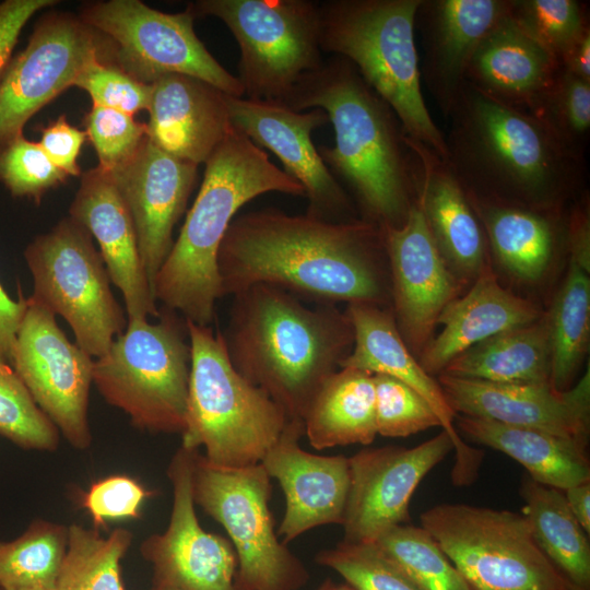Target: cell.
Segmentation results:
<instances>
[{
	"mask_svg": "<svg viewBox=\"0 0 590 590\" xmlns=\"http://www.w3.org/2000/svg\"><path fill=\"white\" fill-rule=\"evenodd\" d=\"M381 228L366 220L330 221L274 208L236 215L219 249L222 296L268 284L332 304L388 297Z\"/></svg>",
	"mask_w": 590,
	"mask_h": 590,
	"instance_id": "6da1fadb",
	"label": "cell"
},
{
	"mask_svg": "<svg viewBox=\"0 0 590 590\" xmlns=\"http://www.w3.org/2000/svg\"><path fill=\"white\" fill-rule=\"evenodd\" d=\"M446 162L481 202L553 210L576 192L586 156L530 113L465 82L448 118Z\"/></svg>",
	"mask_w": 590,
	"mask_h": 590,
	"instance_id": "7a4b0ae2",
	"label": "cell"
},
{
	"mask_svg": "<svg viewBox=\"0 0 590 590\" xmlns=\"http://www.w3.org/2000/svg\"><path fill=\"white\" fill-rule=\"evenodd\" d=\"M285 105L328 115L334 145L318 148L324 164L354 192L364 220L401 226L417 200L418 162L397 115L356 68L338 56L324 60L298 82Z\"/></svg>",
	"mask_w": 590,
	"mask_h": 590,
	"instance_id": "3957f363",
	"label": "cell"
},
{
	"mask_svg": "<svg viewBox=\"0 0 590 590\" xmlns=\"http://www.w3.org/2000/svg\"><path fill=\"white\" fill-rule=\"evenodd\" d=\"M221 334L236 371L263 390L288 420L300 421L354 340L345 311L335 305L309 307L268 284L233 296Z\"/></svg>",
	"mask_w": 590,
	"mask_h": 590,
	"instance_id": "277c9868",
	"label": "cell"
},
{
	"mask_svg": "<svg viewBox=\"0 0 590 590\" xmlns=\"http://www.w3.org/2000/svg\"><path fill=\"white\" fill-rule=\"evenodd\" d=\"M204 164L198 196L153 285L156 300L199 326L211 324L222 297L217 253L238 210L267 192L305 197L297 180L233 126Z\"/></svg>",
	"mask_w": 590,
	"mask_h": 590,
	"instance_id": "5b68a950",
	"label": "cell"
},
{
	"mask_svg": "<svg viewBox=\"0 0 590 590\" xmlns=\"http://www.w3.org/2000/svg\"><path fill=\"white\" fill-rule=\"evenodd\" d=\"M421 0L319 2L320 48L349 60L392 108L408 138L446 161L445 134L421 87L415 16Z\"/></svg>",
	"mask_w": 590,
	"mask_h": 590,
	"instance_id": "8992f818",
	"label": "cell"
},
{
	"mask_svg": "<svg viewBox=\"0 0 590 590\" xmlns=\"http://www.w3.org/2000/svg\"><path fill=\"white\" fill-rule=\"evenodd\" d=\"M191 359L181 446L204 449L212 464L260 463L288 417L263 390L232 366L220 331L186 320Z\"/></svg>",
	"mask_w": 590,
	"mask_h": 590,
	"instance_id": "52a82bcc",
	"label": "cell"
},
{
	"mask_svg": "<svg viewBox=\"0 0 590 590\" xmlns=\"http://www.w3.org/2000/svg\"><path fill=\"white\" fill-rule=\"evenodd\" d=\"M158 321L133 320L93 363V384L107 403L151 433L186 428L190 344L175 311Z\"/></svg>",
	"mask_w": 590,
	"mask_h": 590,
	"instance_id": "ba28073f",
	"label": "cell"
},
{
	"mask_svg": "<svg viewBox=\"0 0 590 590\" xmlns=\"http://www.w3.org/2000/svg\"><path fill=\"white\" fill-rule=\"evenodd\" d=\"M188 8L196 17H217L235 37L246 98L285 105L298 82L324 61L318 1L199 0Z\"/></svg>",
	"mask_w": 590,
	"mask_h": 590,
	"instance_id": "9c48e42d",
	"label": "cell"
},
{
	"mask_svg": "<svg viewBox=\"0 0 590 590\" xmlns=\"http://www.w3.org/2000/svg\"><path fill=\"white\" fill-rule=\"evenodd\" d=\"M420 521L472 590H577L539 547L522 514L447 503Z\"/></svg>",
	"mask_w": 590,
	"mask_h": 590,
	"instance_id": "30bf717a",
	"label": "cell"
},
{
	"mask_svg": "<svg viewBox=\"0 0 590 590\" xmlns=\"http://www.w3.org/2000/svg\"><path fill=\"white\" fill-rule=\"evenodd\" d=\"M191 482L194 504L229 536L238 559V590H299L306 585L305 565L274 530L271 477L261 463L219 467L196 450Z\"/></svg>",
	"mask_w": 590,
	"mask_h": 590,
	"instance_id": "8fae6325",
	"label": "cell"
},
{
	"mask_svg": "<svg viewBox=\"0 0 590 590\" xmlns=\"http://www.w3.org/2000/svg\"><path fill=\"white\" fill-rule=\"evenodd\" d=\"M24 257L34 283L30 297L66 319L91 357L104 355L128 320L88 231L68 216L31 241Z\"/></svg>",
	"mask_w": 590,
	"mask_h": 590,
	"instance_id": "7c38bea8",
	"label": "cell"
},
{
	"mask_svg": "<svg viewBox=\"0 0 590 590\" xmlns=\"http://www.w3.org/2000/svg\"><path fill=\"white\" fill-rule=\"evenodd\" d=\"M79 17L110 39L117 66L142 83L152 84L163 75L177 73L244 97L238 78L196 35V16L188 7L182 12L166 13L139 0H108L85 4Z\"/></svg>",
	"mask_w": 590,
	"mask_h": 590,
	"instance_id": "4fadbf2b",
	"label": "cell"
},
{
	"mask_svg": "<svg viewBox=\"0 0 590 590\" xmlns=\"http://www.w3.org/2000/svg\"><path fill=\"white\" fill-rule=\"evenodd\" d=\"M106 37L79 16L54 13L34 27L26 47L0 79V150L23 137L26 122L66 88L82 69L108 52Z\"/></svg>",
	"mask_w": 590,
	"mask_h": 590,
	"instance_id": "5bb4252c",
	"label": "cell"
},
{
	"mask_svg": "<svg viewBox=\"0 0 590 590\" xmlns=\"http://www.w3.org/2000/svg\"><path fill=\"white\" fill-rule=\"evenodd\" d=\"M94 359L66 337L55 314L26 298L12 367L39 409L75 449L92 444L87 409Z\"/></svg>",
	"mask_w": 590,
	"mask_h": 590,
	"instance_id": "9a60e30c",
	"label": "cell"
},
{
	"mask_svg": "<svg viewBox=\"0 0 590 590\" xmlns=\"http://www.w3.org/2000/svg\"><path fill=\"white\" fill-rule=\"evenodd\" d=\"M196 450L182 446L174 453L167 476L173 487L169 522L163 533L143 540L141 555L153 567V581L181 590H238V559L232 543L205 531L192 496Z\"/></svg>",
	"mask_w": 590,
	"mask_h": 590,
	"instance_id": "2e32d148",
	"label": "cell"
},
{
	"mask_svg": "<svg viewBox=\"0 0 590 590\" xmlns=\"http://www.w3.org/2000/svg\"><path fill=\"white\" fill-rule=\"evenodd\" d=\"M452 450L450 437L441 430L413 448H369L350 457L343 541L374 542L389 528L403 524L414 491Z\"/></svg>",
	"mask_w": 590,
	"mask_h": 590,
	"instance_id": "e0dca14e",
	"label": "cell"
},
{
	"mask_svg": "<svg viewBox=\"0 0 590 590\" xmlns=\"http://www.w3.org/2000/svg\"><path fill=\"white\" fill-rule=\"evenodd\" d=\"M226 105L232 126L278 156L283 170L303 186L307 213L330 221L352 220L344 215L351 210L345 191L311 140L312 131L329 122L322 109L297 111L280 103L227 94Z\"/></svg>",
	"mask_w": 590,
	"mask_h": 590,
	"instance_id": "ac0fdd59",
	"label": "cell"
},
{
	"mask_svg": "<svg viewBox=\"0 0 590 590\" xmlns=\"http://www.w3.org/2000/svg\"><path fill=\"white\" fill-rule=\"evenodd\" d=\"M390 269L394 319L405 344L421 353L432 340L445 307L459 285L448 269L415 203L398 227H380Z\"/></svg>",
	"mask_w": 590,
	"mask_h": 590,
	"instance_id": "d6986e66",
	"label": "cell"
},
{
	"mask_svg": "<svg viewBox=\"0 0 590 590\" xmlns=\"http://www.w3.org/2000/svg\"><path fill=\"white\" fill-rule=\"evenodd\" d=\"M448 403L458 415L493 420L588 441L589 369L573 388L551 382L497 384L440 374Z\"/></svg>",
	"mask_w": 590,
	"mask_h": 590,
	"instance_id": "ffe728a7",
	"label": "cell"
},
{
	"mask_svg": "<svg viewBox=\"0 0 590 590\" xmlns=\"http://www.w3.org/2000/svg\"><path fill=\"white\" fill-rule=\"evenodd\" d=\"M197 170L198 165L168 154L148 137L129 162L108 172L131 213L152 291L173 247L174 227L186 211Z\"/></svg>",
	"mask_w": 590,
	"mask_h": 590,
	"instance_id": "44dd1931",
	"label": "cell"
},
{
	"mask_svg": "<svg viewBox=\"0 0 590 590\" xmlns=\"http://www.w3.org/2000/svg\"><path fill=\"white\" fill-rule=\"evenodd\" d=\"M352 329L353 346L340 368H355L393 377L416 391L432 408L455 450L452 480L471 483L481 463L479 450L465 445L455 427L456 412L438 384L421 366L402 339L392 312L373 304H349L345 310Z\"/></svg>",
	"mask_w": 590,
	"mask_h": 590,
	"instance_id": "7402d4cb",
	"label": "cell"
},
{
	"mask_svg": "<svg viewBox=\"0 0 590 590\" xmlns=\"http://www.w3.org/2000/svg\"><path fill=\"white\" fill-rule=\"evenodd\" d=\"M303 435L304 422L288 420L260 462L284 494V544L316 527L342 526L350 489L349 458L308 452L299 447Z\"/></svg>",
	"mask_w": 590,
	"mask_h": 590,
	"instance_id": "603a6c76",
	"label": "cell"
},
{
	"mask_svg": "<svg viewBox=\"0 0 590 590\" xmlns=\"http://www.w3.org/2000/svg\"><path fill=\"white\" fill-rule=\"evenodd\" d=\"M508 9L509 0H421L415 16L423 48L421 79L446 119L477 46Z\"/></svg>",
	"mask_w": 590,
	"mask_h": 590,
	"instance_id": "cb8c5ba5",
	"label": "cell"
},
{
	"mask_svg": "<svg viewBox=\"0 0 590 590\" xmlns=\"http://www.w3.org/2000/svg\"><path fill=\"white\" fill-rule=\"evenodd\" d=\"M69 213L97 241L109 279L123 296L128 322L158 318L133 220L111 175L98 166L85 172Z\"/></svg>",
	"mask_w": 590,
	"mask_h": 590,
	"instance_id": "d4e9b609",
	"label": "cell"
},
{
	"mask_svg": "<svg viewBox=\"0 0 590 590\" xmlns=\"http://www.w3.org/2000/svg\"><path fill=\"white\" fill-rule=\"evenodd\" d=\"M151 85L149 139L175 157L194 165L205 163L232 127L226 94L177 73L163 75Z\"/></svg>",
	"mask_w": 590,
	"mask_h": 590,
	"instance_id": "484cf974",
	"label": "cell"
},
{
	"mask_svg": "<svg viewBox=\"0 0 590 590\" xmlns=\"http://www.w3.org/2000/svg\"><path fill=\"white\" fill-rule=\"evenodd\" d=\"M408 143L420 167L416 203L439 252L462 275L477 276L488 246L467 191L437 153L410 138Z\"/></svg>",
	"mask_w": 590,
	"mask_h": 590,
	"instance_id": "4316f807",
	"label": "cell"
},
{
	"mask_svg": "<svg viewBox=\"0 0 590 590\" xmlns=\"http://www.w3.org/2000/svg\"><path fill=\"white\" fill-rule=\"evenodd\" d=\"M558 69L557 60L507 13L477 46L468 68L467 82L531 114Z\"/></svg>",
	"mask_w": 590,
	"mask_h": 590,
	"instance_id": "83f0119b",
	"label": "cell"
},
{
	"mask_svg": "<svg viewBox=\"0 0 590 590\" xmlns=\"http://www.w3.org/2000/svg\"><path fill=\"white\" fill-rule=\"evenodd\" d=\"M539 318L534 304L504 288L485 266L470 291L441 311L437 320L441 331L422 350L418 363L430 376L441 374L450 361L469 347Z\"/></svg>",
	"mask_w": 590,
	"mask_h": 590,
	"instance_id": "f1b7e54d",
	"label": "cell"
},
{
	"mask_svg": "<svg viewBox=\"0 0 590 590\" xmlns=\"http://www.w3.org/2000/svg\"><path fill=\"white\" fill-rule=\"evenodd\" d=\"M456 422L469 439L511 457L539 483L565 491L590 480L587 441L481 417L457 414Z\"/></svg>",
	"mask_w": 590,
	"mask_h": 590,
	"instance_id": "f546056e",
	"label": "cell"
},
{
	"mask_svg": "<svg viewBox=\"0 0 590 590\" xmlns=\"http://www.w3.org/2000/svg\"><path fill=\"white\" fill-rule=\"evenodd\" d=\"M303 422L304 435L317 450L373 442L378 435L373 375L355 368L333 373L316 393Z\"/></svg>",
	"mask_w": 590,
	"mask_h": 590,
	"instance_id": "4dcf8cb0",
	"label": "cell"
},
{
	"mask_svg": "<svg viewBox=\"0 0 590 590\" xmlns=\"http://www.w3.org/2000/svg\"><path fill=\"white\" fill-rule=\"evenodd\" d=\"M441 374L497 384L551 382L546 316L469 347L450 361Z\"/></svg>",
	"mask_w": 590,
	"mask_h": 590,
	"instance_id": "1f68e13d",
	"label": "cell"
},
{
	"mask_svg": "<svg viewBox=\"0 0 590 590\" xmlns=\"http://www.w3.org/2000/svg\"><path fill=\"white\" fill-rule=\"evenodd\" d=\"M469 199L497 261L521 280L540 279L554 257L560 232L553 213Z\"/></svg>",
	"mask_w": 590,
	"mask_h": 590,
	"instance_id": "d6a6232c",
	"label": "cell"
},
{
	"mask_svg": "<svg viewBox=\"0 0 590 590\" xmlns=\"http://www.w3.org/2000/svg\"><path fill=\"white\" fill-rule=\"evenodd\" d=\"M520 495L539 547L577 590H590V545L564 493L526 476Z\"/></svg>",
	"mask_w": 590,
	"mask_h": 590,
	"instance_id": "836d02e7",
	"label": "cell"
},
{
	"mask_svg": "<svg viewBox=\"0 0 590 590\" xmlns=\"http://www.w3.org/2000/svg\"><path fill=\"white\" fill-rule=\"evenodd\" d=\"M551 344V384L568 389L588 347L590 332L589 272L569 260L566 279L546 316Z\"/></svg>",
	"mask_w": 590,
	"mask_h": 590,
	"instance_id": "e575fe53",
	"label": "cell"
},
{
	"mask_svg": "<svg viewBox=\"0 0 590 590\" xmlns=\"http://www.w3.org/2000/svg\"><path fill=\"white\" fill-rule=\"evenodd\" d=\"M69 541V527L36 519L17 538L0 541V590H54Z\"/></svg>",
	"mask_w": 590,
	"mask_h": 590,
	"instance_id": "d590c367",
	"label": "cell"
},
{
	"mask_svg": "<svg viewBox=\"0 0 590 590\" xmlns=\"http://www.w3.org/2000/svg\"><path fill=\"white\" fill-rule=\"evenodd\" d=\"M68 527V550L54 590H123L120 562L132 533L117 528L104 536L98 529Z\"/></svg>",
	"mask_w": 590,
	"mask_h": 590,
	"instance_id": "8d00e7d4",
	"label": "cell"
},
{
	"mask_svg": "<svg viewBox=\"0 0 590 590\" xmlns=\"http://www.w3.org/2000/svg\"><path fill=\"white\" fill-rule=\"evenodd\" d=\"M374 543L421 590H472L423 527L398 524L382 532Z\"/></svg>",
	"mask_w": 590,
	"mask_h": 590,
	"instance_id": "74e56055",
	"label": "cell"
},
{
	"mask_svg": "<svg viewBox=\"0 0 590 590\" xmlns=\"http://www.w3.org/2000/svg\"><path fill=\"white\" fill-rule=\"evenodd\" d=\"M508 15L558 63L590 31L588 4L579 0H509Z\"/></svg>",
	"mask_w": 590,
	"mask_h": 590,
	"instance_id": "f35d334b",
	"label": "cell"
},
{
	"mask_svg": "<svg viewBox=\"0 0 590 590\" xmlns=\"http://www.w3.org/2000/svg\"><path fill=\"white\" fill-rule=\"evenodd\" d=\"M0 435L23 449L37 451H55L60 436L13 367L1 359Z\"/></svg>",
	"mask_w": 590,
	"mask_h": 590,
	"instance_id": "ab89813d",
	"label": "cell"
},
{
	"mask_svg": "<svg viewBox=\"0 0 590 590\" xmlns=\"http://www.w3.org/2000/svg\"><path fill=\"white\" fill-rule=\"evenodd\" d=\"M531 115L565 144L585 155L590 131V82L559 64L552 85Z\"/></svg>",
	"mask_w": 590,
	"mask_h": 590,
	"instance_id": "60d3db41",
	"label": "cell"
},
{
	"mask_svg": "<svg viewBox=\"0 0 590 590\" xmlns=\"http://www.w3.org/2000/svg\"><path fill=\"white\" fill-rule=\"evenodd\" d=\"M315 560L340 574L355 590H421L374 542L342 540L320 551Z\"/></svg>",
	"mask_w": 590,
	"mask_h": 590,
	"instance_id": "b9f144b4",
	"label": "cell"
},
{
	"mask_svg": "<svg viewBox=\"0 0 590 590\" xmlns=\"http://www.w3.org/2000/svg\"><path fill=\"white\" fill-rule=\"evenodd\" d=\"M377 434L408 437L440 426L428 403L404 382L382 374L373 375Z\"/></svg>",
	"mask_w": 590,
	"mask_h": 590,
	"instance_id": "7bdbcfd3",
	"label": "cell"
},
{
	"mask_svg": "<svg viewBox=\"0 0 590 590\" xmlns=\"http://www.w3.org/2000/svg\"><path fill=\"white\" fill-rule=\"evenodd\" d=\"M67 178L38 142L21 137L0 150V184L15 198L38 203L49 189Z\"/></svg>",
	"mask_w": 590,
	"mask_h": 590,
	"instance_id": "ee69618b",
	"label": "cell"
},
{
	"mask_svg": "<svg viewBox=\"0 0 590 590\" xmlns=\"http://www.w3.org/2000/svg\"><path fill=\"white\" fill-rule=\"evenodd\" d=\"M85 126L98 156V167L105 172L129 162L148 138L146 125L129 114L102 106H92Z\"/></svg>",
	"mask_w": 590,
	"mask_h": 590,
	"instance_id": "f6af8a7d",
	"label": "cell"
},
{
	"mask_svg": "<svg viewBox=\"0 0 590 590\" xmlns=\"http://www.w3.org/2000/svg\"><path fill=\"white\" fill-rule=\"evenodd\" d=\"M73 86L84 90L91 96L93 105L131 116L140 110H148L152 93L151 84L135 80L104 58L90 61L76 76Z\"/></svg>",
	"mask_w": 590,
	"mask_h": 590,
	"instance_id": "bcb514c9",
	"label": "cell"
},
{
	"mask_svg": "<svg viewBox=\"0 0 590 590\" xmlns=\"http://www.w3.org/2000/svg\"><path fill=\"white\" fill-rule=\"evenodd\" d=\"M154 495L128 475H110L91 484L80 496L81 507L91 516L95 529L108 520L134 519L143 503Z\"/></svg>",
	"mask_w": 590,
	"mask_h": 590,
	"instance_id": "7dc6e473",
	"label": "cell"
},
{
	"mask_svg": "<svg viewBox=\"0 0 590 590\" xmlns=\"http://www.w3.org/2000/svg\"><path fill=\"white\" fill-rule=\"evenodd\" d=\"M86 132L70 125L66 117L43 129L40 148L50 161L66 175L79 176L78 156L85 141Z\"/></svg>",
	"mask_w": 590,
	"mask_h": 590,
	"instance_id": "c3c4849f",
	"label": "cell"
},
{
	"mask_svg": "<svg viewBox=\"0 0 590 590\" xmlns=\"http://www.w3.org/2000/svg\"><path fill=\"white\" fill-rule=\"evenodd\" d=\"M56 3V0H5L0 3V79L25 24L36 12Z\"/></svg>",
	"mask_w": 590,
	"mask_h": 590,
	"instance_id": "681fc988",
	"label": "cell"
},
{
	"mask_svg": "<svg viewBox=\"0 0 590 590\" xmlns=\"http://www.w3.org/2000/svg\"><path fill=\"white\" fill-rule=\"evenodd\" d=\"M26 309V298L13 299L0 283V359L12 366L16 333Z\"/></svg>",
	"mask_w": 590,
	"mask_h": 590,
	"instance_id": "f907efd6",
	"label": "cell"
},
{
	"mask_svg": "<svg viewBox=\"0 0 590 590\" xmlns=\"http://www.w3.org/2000/svg\"><path fill=\"white\" fill-rule=\"evenodd\" d=\"M559 64L575 76L590 82V31L574 45Z\"/></svg>",
	"mask_w": 590,
	"mask_h": 590,
	"instance_id": "816d5d0a",
	"label": "cell"
},
{
	"mask_svg": "<svg viewBox=\"0 0 590 590\" xmlns=\"http://www.w3.org/2000/svg\"><path fill=\"white\" fill-rule=\"evenodd\" d=\"M568 507L587 534L590 532V484H578L565 489Z\"/></svg>",
	"mask_w": 590,
	"mask_h": 590,
	"instance_id": "f5cc1de1",
	"label": "cell"
},
{
	"mask_svg": "<svg viewBox=\"0 0 590 590\" xmlns=\"http://www.w3.org/2000/svg\"><path fill=\"white\" fill-rule=\"evenodd\" d=\"M316 590H355V589L347 583H335L332 580H326Z\"/></svg>",
	"mask_w": 590,
	"mask_h": 590,
	"instance_id": "db71d44e",
	"label": "cell"
},
{
	"mask_svg": "<svg viewBox=\"0 0 590 590\" xmlns=\"http://www.w3.org/2000/svg\"><path fill=\"white\" fill-rule=\"evenodd\" d=\"M149 590H181L174 586L153 581L152 587Z\"/></svg>",
	"mask_w": 590,
	"mask_h": 590,
	"instance_id": "11a10c76",
	"label": "cell"
},
{
	"mask_svg": "<svg viewBox=\"0 0 590 590\" xmlns=\"http://www.w3.org/2000/svg\"><path fill=\"white\" fill-rule=\"evenodd\" d=\"M12 590H48L44 588H19V589H12Z\"/></svg>",
	"mask_w": 590,
	"mask_h": 590,
	"instance_id": "9f6ffc18",
	"label": "cell"
}]
</instances>
